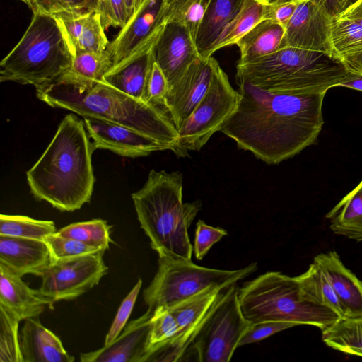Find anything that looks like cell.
<instances>
[{
    "instance_id": "681fc988",
    "label": "cell",
    "mask_w": 362,
    "mask_h": 362,
    "mask_svg": "<svg viewBox=\"0 0 362 362\" xmlns=\"http://www.w3.org/2000/svg\"><path fill=\"white\" fill-rule=\"evenodd\" d=\"M124 2L130 18L134 11L135 0H124Z\"/></svg>"
},
{
    "instance_id": "f6af8a7d",
    "label": "cell",
    "mask_w": 362,
    "mask_h": 362,
    "mask_svg": "<svg viewBox=\"0 0 362 362\" xmlns=\"http://www.w3.org/2000/svg\"><path fill=\"white\" fill-rule=\"evenodd\" d=\"M322 6L327 13L333 18L357 0H312Z\"/></svg>"
},
{
    "instance_id": "52a82bcc",
    "label": "cell",
    "mask_w": 362,
    "mask_h": 362,
    "mask_svg": "<svg viewBox=\"0 0 362 362\" xmlns=\"http://www.w3.org/2000/svg\"><path fill=\"white\" fill-rule=\"evenodd\" d=\"M238 300L243 315L252 324L285 322L322 330L340 319L332 309L308 298L296 276L279 272H267L246 282L239 288Z\"/></svg>"
},
{
    "instance_id": "ab89813d",
    "label": "cell",
    "mask_w": 362,
    "mask_h": 362,
    "mask_svg": "<svg viewBox=\"0 0 362 362\" xmlns=\"http://www.w3.org/2000/svg\"><path fill=\"white\" fill-rule=\"evenodd\" d=\"M227 235L226 230L209 226L204 221L199 220L196 225L193 246L196 259L202 260L211 247Z\"/></svg>"
},
{
    "instance_id": "8fae6325",
    "label": "cell",
    "mask_w": 362,
    "mask_h": 362,
    "mask_svg": "<svg viewBox=\"0 0 362 362\" xmlns=\"http://www.w3.org/2000/svg\"><path fill=\"white\" fill-rule=\"evenodd\" d=\"M104 252L54 259L41 276L39 291L54 303L82 296L107 274L108 267L103 260Z\"/></svg>"
},
{
    "instance_id": "277c9868",
    "label": "cell",
    "mask_w": 362,
    "mask_h": 362,
    "mask_svg": "<svg viewBox=\"0 0 362 362\" xmlns=\"http://www.w3.org/2000/svg\"><path fill=\"white\" fill-rule=\"evenodd\" d=\"M183 176L179 171L151 170L144 186L132 194L141 228L158 255L192 261L189 228L202 209L199 199L182 202Z\"/></svg>"
},
{
    "instance_id": "e0dca14e",
    "label": "cell",
    "mask_w": 362,
    "mask_h": 362,
    "mask_svg": "<svg viewBox=\"0 0 362 362\" xmlns=\"http://www.w3.org/2000/svg\"><path fill=\"white\" fill-rule=\"evenodd\" d=\"M153 54L166 78L168 89L201 57L188 28L176 22L165 23L153 47Z\"/></svg>"
},
{
    "instance_id": "ba28073f",
    "label": "cell",
    "mask_w": 362,
    "mask_h": 362,
    "mask_svg": "<svg viewBox=\"0 0 362 362\" xmlns=\"http://www.w3.org/2000/svg\"><path fill=\"white\" fill-rule=\"evenodd\" d=\"M257 269L255 262L236 270H222L158 255V270L143 292L144 300L152 311L170 309L210 288L236 284Z\"/></svg>"
},
{
    "instance_id": "f5cc1de1",
    "label": "cell",
    "mask_w": 362,
    "mask_h": 362,
    "mask_svg": "<svg viewBox=\"0 0 362 362\" xmlns=\"http://www.w3.org/2000/svg\"><path fill=\"white\" fill-rule=\"evenodd\" d=\"M176 1V0H165V1H166V3H167V4H168H168H171V3H173V1Z\"/></svg>"
},
{
    "instance_id": "cb8c5ba5",
    "label": "cell",
    "mask_w": 362,
    "mask_h": 362,
    "mask_svg": "<svg viewBox=\"0 0 362 362\" xmlns=\"http://www.w3.org/2000/svg\"><path fill=\"white\" fill-rule=\"evenodd\" d=\"M246 0H211L199 28L195 43L201 57H211L212 49L225 27Z\"/></svg>"
},
{
    "instance_id": "603a6c76",
    "label": "cell",
    "mask_w": 362,
    "mask_h": 362,
    "mask_svg": "<svg viewBox=\"0 0 362 362\" xmlns=\"http://www.w3.org/2000/svg\"><path fill=\"white\" fill-rule=\"evenodd\" d=\"M156 41L124 64L110 70L102 81L129 96L147 103V86L155 61L153 47Z\"/></svg>"
},
{
    "instance_id": "d6986e66",
    "label": "cell",
    "mask_w": 362,
    "mask_h": 362,
    "mask_svg": "<svg viewBox=\"0 0 362 362\" xmlns=\"http://www.w3.org/2000/svg\"><path fill=\"white\" fill-rule=\"evenodd\" d=\"M316 262L331 284L345 313V318L362 319V281L341 262L335 251L316 255Z\"/></svg>"
},
{
    "instance_id": "6da1fadb",
    "label": "cell",
    "mask_w": 362,
    "mask_h": 362,
    "mask_svg": "<svg viewBox=\"0 0 362 362\" xmlns=\"http://www.w3.org/2000/svg\"><path fill=\"white\" fill-rule=\"evenodd\" d=\"M238 103L220 132L267 164H278L311 145L322 130L326 93H273L237 82Z\"/></svg>"
},
{
    "instance_id": "7bdbcfd3",
    "label": "cell",
    "mask_w": 362,
    "mask_h": 362,
    "mask_svg": "<svg viewBox=\"0 0 362 362\" xmlns=\"http://www.w3.org/2000/svg\"><path fill=\"white\" fill-rule=\"evenodd\" d=\"M168 90V84L166 78L159 66L154 61L148 81L147 103L165 109L164 100Z\"/></svg>"
},
{
    "instance_id": "4dcf8cb0",
    "label": "cell",
    "mask_w": 362,
    "mask_h": 362,
    "mask_svg": "<svg viewBox=\"0 0 362 362\" xmlns=\"http://www.w3.org/2000/svg\"><path fill=\"white\" fill-rule=\"evenodd\" d=\"M57 231L52 221L38 220L23 215L0 216V235L44 240Z\"/></svg>"
},
{
    "instance_id": "ffe728a7",
    "label": "cell",
    "mask_w": 362,
    "mask_h": 362,
    "mask_svg": "<svg viewBox=\"0 0 362 362\" xmlns=\"http://www.w3.org/2000/svg\"><path fill=\"white\" fill-rule=\"evenodd\" d=\"M20 348L23 362H72L75 359L60 339L41 323L39 316L24 320L20 330Z\"/></svg>"
},
{
    "instance_id": "f35d334b",
    "label": "cell",
    "mask_w": 362,
    "mask_h": 362,
    "mask_svg": "<svg viewBox=\"0 0 362 362\" xmlns=\"http://www.w3.org/2000/svg\"><path fill=\"white\" fill-rule=\"evenodd\" d=\"M142 286L141 279H139L134 286L120 304L112 323L105 338L104 345L112 342L122 332L126 326L128 319L132 313L136 298Z\"/></svg>"
},
{
    "instance_id": "816d5d0a",
    "label": "cell",
    "mask_w": 362,
    "mask_h": 362,
    "mask_svg": "<svg viewBox=\"0 0 362 362\" xmlns=\"http://www.w3.org/2000/svg\"><path fill=\"white\" fill-rule=\"evenodd\" d=\"M144 0H135V6L134 11L139 7V6L144 1Z\"/></svg>"
},
{
    "instance_id": "5b68a950",
    "label": "cell",
    "mask_w": 362,
    "mask_h": 362,
    "mask_svg": "<svg viewBox=\"0 0 362 362\" xmlns=\"http://www.w3.org/2000/svg\"><path fill=\"white\" fill-rule=\"evenodd\" d=\"M348 71L337 57L287 47L247 63H237L235 78L273 93H320L337 87Z\"/></svg>"
},
{
    "instance_id": "3957f363",
    "label": "cell",
    "mask_w": 362,
    "mask_h": 362,
    "mask_svg": "<svg viewBox=\"0 0 362 362\" xmlns=\"http://www.w3.org/2000/svg\"><path fill=\"white\" fill-rule=\"evenodd\" d=\"M49 106L121 124L144 134L175 152L178 132L166 110L137 100L103 81L78 83L64 80L36 88Z\"/></svg>"
},
{
    "instance_id": "b9f144b4",
    "label": "cell",
    "mask_w": 362,
    "mask_h": 362,
    "mask_svg": "<svg viewBox=\"0 0 362 362\" xmlns=\"http://www.w3.org/2000/svg\"><path fill=\"white\" fill-rule=\"evenodd\" d=\"M298 325L292 322L265 321L252 324L238 343V347L259 341L282 330Z\"/></svg>"
},
{
    "instance_id": "9a60e30c",
    "label": "cell",
    "mask_w": 362,
    "mask_h": 362,
    "mask_svg": "<svg viewBox=\"0 0 362 362\" xmlns=\"http://www.w3.org/2000/svg\"><path fill=\"white\" fill-rule=\"evenodd\" d=\"M153 311L147 309L132 320L110 344L93 351L82 353V362H146L150 351Z\"/></svg>"
},
{
    "instance_id": "83f0119b",
    "label": "cell",
    "mask_w": 362,
    "mask_h": 362,
    "mask_svg": "<svg viewBox=\"0 0 362 362\" xmlns=\"http://www.w3.org/2000/svg\"><path fill=\"white\" fill-rule=\"evenodd\" d=\"M305 296L311 300L329 307L340 318H345L344 308L327 276L315 262L308 270L296 276Z\"/></svg>"
},
{
    "instance_id": "484cf974",
    "label": "cell",
    "mask_w": 362,
    "mask_h": 362,
    "mask_svg": "<svg viewBox=\"0 0 362 362\" xmlns=\"http://www.w3.org/2000/svg\"><path fill=\"white\" fill-rule=\"evenodd\" d=\"M334 233L362 241V180L326 215Z\"/></svg>"
},
{
    "instance_id": "f907efd6",
    "label": "cell",
    "mask_w": 362,
    "mask_h": 362,
    "mask_svg": "<svg viewBox=\"0 0 362 362\" xmlns=\"http://www.w3.org/2000/svg\"><path fill=\"white\" fill-rule=\"evenodd\" d=\"M19 1L25 4L32 10V8L33 7V4H34V0H19Z\"/></svg>"
},
{
    "instance_id": "f546056e",
    "label": "cell",
    "mask_w": 362,
    "mask_h": 362,
    "mask_svg": "<svg viewBox=\"0 0 362 362\" xmlns=\"http://www.w3.org/2000/svg\"><path fill=\"white\" fill-rule=\"evenodd\" d=\"M112 67L107 50L103 53L81 52L74 56L71 69L59 80L78 83L102 81Z\"/></svg>"
},
{
    "instance_id": "8992f818",
    "label": "cell",
    "mask_w": 362,
    "mask_h": 362,
    "mask_svg": "<svg viewBox=\"0 0 362 362\" xmlns=\"http://www.w3.org/2000/svg\"><path fill=\"white\" fill-rule=\"evenodd\" d=\"M73 59L58 19L33 13L23 35L0 63V81L45 86L59 81L71 69Z\"/></svg>"
},
{
    "instance_id": "2e32d148",
    "label": "cell",
    "mask_w": 362,
    "mask_h": 362,
    "mask_svg": "<svg viewBox=\"0 0 362 362\" xmlns=\"http://www.w3.org/2000/svg\"><path fill=\"white\" fill-rule=\"evenodd\" d=\"M83 121L95 150L106 149L129 158L168 150L157 141L129 127L90 117H83Z\"/></svg>"
},
{
    "instance_id": "74e56055",
    "label": "cell",
    "mask_w": 362,
    "mask_h": 362,
    "mask_svg": "<svg viewBox=\"0 0 362 362\" xmlns=\"http://www.w3.org/2000/svg\"><path fill=\"white\" fill-rule=\"evenodd\" d=\"M44 241L47 245L54 260L103 251L76 239L60 235L57 232L47 236Z\"/></svg>"
},
{
    "instance_id": "f1b7e54d",
    "label": "cell",
    "mask_w": 362,
    "mask_h": 362,
    "mask_svg": "<svg viewBox=\"0 0 362 362\" xmlns=\"http://www.w3.org/2000/svg\"><path fill=\"white\" fill-rule=\"evenodd\" d=\"M321 331L322 339L328 346L362 357V319L340 318Z\"/></svg>"
},
{
    "instance_id": "7402d4cb",
    "label": "cell",
    "mask_w": 362,
    "mask_h": 362,
    "mask_svg": "<svg viewBox=\"0 0 362 362\" xmlns=\"http://www.w3.org/2000/svg\"><path fill=\"white\" fill-rule=\"evenodd\" d=\"M54 16L66 34L74 56L81 52L103 53L110 44L97 11Z\"/></svg>"
},
{
    "instance_id": "7dc6e473",
    "label": "cell",
    "mask_w": 362,
    "mask_h": 362,
    "mask_svg": "<svg viewBox=\"0 0 362 362\" xmlns=\"http://www.w3.org/2000/svg\"><path fill=\"white\" fill-rule=\"evenodd\" d=\"M337 16L354 21L362 26V0L356 1Z\"/></svg>"
},
{
    "instance_id": "d6a6232c",
    "label": "cell",
    "mask_w": 362,
    "mask_h": 362,
    "mask_svg": "<svg viewBox=\"0 0 362 362\" xmlns=\"http://www.w3.org/2000/svg\"><path fill=\"white\" fill-rule=\"evenodd\" d=\"M211 1L176 0L168 5L165 23L176 22L186 26L195 41Z\"/></svg>"
},
{
    "instance_id": "7c38bea8",
    "label": "cell",
    "mask_w": 362,
    "mask_h": 362,
    "mask_svg": "<svg viewBox=\"0 0 362 362\" xmlns=\"http://www.w3.org/2000/svg\"><path fill=\"white\" fill-rule=\"evenodd\" d=\"M165 0H144L110 42L107 52L117 68L154 43L165 24ZM110 69V70H111Z\"/></svg>"
},
{
    "instance_id": "9c48e42d",
    "label": "cell",
    "mask_w": 362,
    "mask_h": 362,
    "mask_svg": "<svg viewBox=\"0 0 362 362\" xmlns=\"http://www.w3.org/2000/svg\"><path fill=\"white\" fill-rule=\"evenodd\" d=\"M237 283L228 286L214 305L190 351L199 362H228L252 325L240 309Z\"/></svg>"
},
{
    "instance_id": "d4e9b609",
    "label": "cell",
    "mask_w": 362,
    "mask_h": 362,
    "mask_svg": "<svg viewBox=\"0 0 362 362\" xmlns=\"http://www.w3.org/2000/svg\"><path fill=\"white\" fill-rule=\"evenodd\" d=\"M285 28L272 20H263L237 43L240 57L238 63H247L280 49Z\"/></svg>"
},
{
    "instance_id": "db71d44e",
    "label": "cell",
    "mask_w": 362,
    "mask_h": 362,
    "mask_svg": "<svg viewBox=\"0 0 362 362\" xmlns=\"http://www.w3.org/2000/svg\"><path fill=\"white\" fill-rule=\"evenodd\" d=\"M264 1H268V2H271V1H274L275 0H264Z\"/></svg>"
},
{
    "instance_id": "5bb4252c",
    "label": "cell",
    "mask_w": 362,
    "mask_h": 362,
    "mask_svg": "<svg viewBox=\"0 0 362 362\" xmlns=\"http://www.w3.org/2000/svg\"><path fill=\"white\" fill-rule=\"evenodd\" d=\"M217 63L212 56L208 58L199 57L169 88L164 108L177 130L205 95Z\"/></svg>"
},
{
    "instance_id": "bcb514c9",
    "label": "cell",
    "mask_w": 362,
    "mask_h": 362,
    "mask_svg": "<svg viewBox=\"0 0 362 362\" xmlns=\"http://www.w3.org/2000/svg\"><path fill=\"white\" fill-rule=\"evenodd\" d=\"M341 59L349 71L362 73V49L344 54Z\"/></svg>"
},
{
    "instance_id": "4fadbf2b",
    "label": "cell",
    "mask_w": 362,
    "mask_h": 362,
    "mask_svg": "<svg viewBox=\"0 0 362 362\" xmlns=\"http://www.w3.org/2000/svg\"><path fill=\"white\" fill-rule=\"evenodd\" d=\"M332 17L312 0H300L288 21L281 48L293 47L334 57L331 35Z\"/></svg>"
},
{
    "instance_id": "ac0fdd59",
    "label": "cell",
    "mask_w": 362,
    "mask_h": 362,
    "mask_svg": "<svg viewBox=\"0 0 362 362\" xmlns=\"http://www.w3.org/2000/svg\"><path fill=\"white\" fill-rule=\"evenodd\" d=\"M51 252L42 240L0 235V264L23 276H42L53 262Z\"/></svg>"
},
{
    "instance_id": "1f68e13d",
    "label": "cell",
    "mask_w": 362,
    "mask_h": 362,
    "mask_svg": "<svg viewBox=\"0 0 362 362\" xmlns=\"http://www.w3.org/2000/svg\"><path fill=\"white\" fill-rule=\"evenodd\" d=\"M111 228L105 220L93 219L73 223L57 233L105 251L113 242L110 238Z\"/></svg>"
},
{
    "instance_id": "c3c4849f",
    "label": "cell",
    "mask_w": 362,
    "mask_h": 362,
    "mask_svg": "<svg viewBox=\"0 0 362 362\" xmlns=\"http://www.w3.org/2000/svg\"><path fill=\"white\" fill-rule=\"evenodd\" d=\"M339 86L362 91V73L349 71L346 76L337 84V87Z\"/></svg>"
},
{
    "instance_id": "d590c367",
    "label": "cell",
    "mask_w": 362,
    "mask_h": 362,
    "mask_svg": "<svg viewBox=\"0 0 362 362\" xmlns=\"http://www.w3.org/2000/svg\"><path fill=\"white\" fill-rule=\"evenodd\" d=\"M179 332L176 320L169 309L163 308L156 309L152 317L148 356L156 349L175 339Z\"/></svg>"
},
{
    "instance_id": "8d00e7d4",
    "label": "cell",
    "mask_w": 362,
    "mask_h": 362,
    "mask_svg": "<svg viewBox=\"0 0 362 362\" xmlns=\"http://www.w3.org/2000/svg\"><path fill=\"white\" fill-rule=\"evenodd\" d=\"M100 0H34L33 13L49 15L97 11Z\"/></svg>"
},
{
    "instance_id": "4316f807",
    "label": "cell",
    "mask_w": 362,
    "mask_h": 362,
    "mask_svg": "<svg viewBox=\"0 0 362 362\" xmlns=\"http://www.w3.org/2000/svg\"><path fill=\"white\" fill-rule=\"evenodd\" d=\"M264 0H246L244 5L231 21L225 27L212 49L216 51L236 43L260 21L264 20Z\"/></svg>"
},
{
    "instance_id": "60d3db41",
    "label": "cell",
    "mask_w": 362,
    "mask_h": 362,
    "mask_svg": "<svg viewBox=\"0 0 362 362\" xmlns=\"http://www.w3.org/2000/svg\"><path fill=\"white\" fill-rule=\"evenodd\" d=\"M98 12L104 28L124 27L129 19L124 0H100Z\"/></svg>"
},
{
    "instance_id": "7a4b0ae2",
    "label": "cell",
    "mask_w": 362,
    "mask_h": 362,
    "mask_svg": "<svg viewBox=\"0 0 362 362\" xmlns=\"http://www.w3.org/2000/svg\"><path fill=\"white\" fill-rule=\"evenodd\" d=\"M84 121L66 115L41 157L26 173L33 195L62 211H74L90 202L95 177V150Z\"/></svg>"
},
{
    "instance_id": "44dd1931",
    "label": "cell",
    "mask_w": 362,
    "mask_h": 362,
    "mask_svg": "<svg viewBox=\"0 0 362 362\" xmlns=\"http://www.w3.org/2000/svg\"><path fill=\"white\" fill-rule=\"evenodd\" d=\"M21 277L0 264V304L21 321L39 316L54 303L39 289L30 288Z\"/></svg>"
},
{
    "instance_id": "836d02e7",
    "label": "cell",
    "mask_w": 362,
    "mask_h": 362,
    "mask_svg": "<svg viewBox=\"0 0 362 362\" xmlns=\"http://www.w3.org/2000/svg\"><path fill=\"white\" fill-rule=\"evenodd\" d=\"M331 40L335 57L362 49V26L339 16L332 18Z\"/></svg>"
},
{
    "instance_id": "ee69618b",
    "label": "cell",
    "mask_w": 362,
    "mask_h": 362,
    "mask_svg": "<svg viewBox=\"0 0 362 362\" xmlns=\"http://www.w3.org/2000/svg\"><path fill=\"white\" fill-rule=\"evenodd\" d=\"M300 0L267 2L264 20H272L286 28Z\"/></svg>"
},
{
    "instance_id": "e575fe53",
    "label": "cell",
    "mask_w": 362,
    "mask_h": 362,
    "mask_svg": "<svg viewBox=\"0 0 362 362\" xmlns=\"http://www.w3.org/2000/svg\"><path fill=\"white\" fill-rule=\"evenodd\" d=\"M21 320L0 304V362H23L20 348Z\"/></svg>"
},
{
    "instance_id": "30bf717a",
    "label": "cell",
    "mask_w": 362,
    "mask_h": 362,
    "mask_svg": "<svg viewBox=\"0 0 362 362\" xmlns=\"http://www.w3.org/2000/svg\"><path fill=\"white\" fill-rule=\"evenodd\" d=\"M238 90L232 87L227 74L216 64L209 87L202 100L177 130L179 139L175 153L179 157L199 151L236 107Z\"/></svg>"
}]
</instances>
